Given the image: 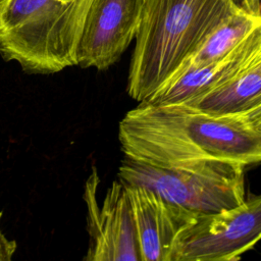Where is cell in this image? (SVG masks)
<instances>
[{"label": "cell", "mask_w": 261, "mask_h": 261, "mask_svg": "<svg viewBox=\"0 0 261 261\" xmlns=\"http://www.w3.org/2000/svg\"><path fill=\"white\" fill-rule=\"evenodd\" d=\"M240 8L234 0H143L127 76L129 97L148 99Z\"/></svg>", "instance_id": "obj_2"}, {"label": "cell", "mask_w": 261, "mask_h": 261, "mask_svg": "<svg viewBox=\"0 0 261 261\" xmlns=\"http://www.w3.org/2000/svg\"><path fill=\"white\" fill-rule=\"evenodd\" d=\"M258 14L261 16V0H258Z\"/></svg>", "instance_id": "obj_15"}, {"label": "cell", "mask_w": 261, "mask_h": 261, "mask_svg": "<svg viewBox=\"0 0 261 261\" xmlns=\"http://www.w3.org/2000/svg\"><path fill=\"white\" fill-rule=\"evenodd\" d=\"M93 0H0V55L29 73L76 65V50Z\"/></svg>", "instance_id": "obj_3"}, {"label": "cell", "mask_w": 261, "mask_h": 261, "mask_svg": "<svg viewBox=\"0 0 261 261\" xmlns=\"http://www.w3.org/2000/svg\"><path fill=\"white\" fill-rule=\"evenodd\" d=\"M245 167L219 160L161 166L124 156L117 175L124 186L144 187L192 212L210 214L246 199Z\"/></svg>", "instance_id": "obj_4"}, {"label": "cell", "mask_w": 261, "mask_h": 261, "mask_svg": "<svg viewBox=\"0 0 261 261\" xmlns=\"http://www.w3.org/2000/svg\"><path fill=\"white\" fill-rule=\"evenodd\" d=\"M232 116H236V117L240 118L241 120H243L244 122H246L252 126H255L261 122V104L244 112V113L232 115Z\"/></svg>", "instance_id": "obj_13"}, {"label": "cell", "mask_w": 261, "mask_h": 261, "mask_svg": "<svg viewBox=\"0 0 261 261\" xmlns=\"http://www.w3.org/2000/svg\"><path fill=\"white\" fill-rule=\"evenodd\" d=\"M124 156L168 166L219 160L244 166L261 162V132L232 115L194 106L139 105L118 125Z\"/></svg>", "instance_id": "obj_1"}, {"label": "cell", "mask_w": 261, "mask_h": 261, "mask_svg": "<svg viewBox=\"0 0 261 261\" xmlns=\"http://www.w3.org/2000/svg\"><path fill=\"white\" fill-rule=\"evenodd\" d=\"M143 0H93L76 50V65L105 70L135 40Z\"/></svg>", "instance_id": "obj_7"}, {"label": "cell", "mask_w": 261, "mask_h": 261, "mask_svg": "<svg viewBox=\"0 0 261 261\" xmlns=\"http://www.w3.org/2000/svg\"><path fill=\"white\" fill-rule=\"evenodd\" d=\"M261 104V60L232 82L185 105L216 115H237Z\"/></svg>", "instance_id": "obj_10"}, {"label": "cell", "mask_w": 261, "mask_h": 261, "mask_svg": "<svg viewBox=\"0 0 261 261\" xmlns=\"http://www.w3.org/2000/svg\"><path fill=\"white\" fill-rule=\"evenodd\" d=\"M261 241V195L199 214L176 238L170 261H234Z\"/></svg>", "instance_id": "obj_5"}, {"label": "cell", "mask_w": 261, "mask_h": 261, "mask_svg": "<svg viewBox=\"0 0 261 261\" xmlns=\"http://www.w3.org/2000/svg\"><path fill=\"white\" fill-rule=\"evenodd\" d=\"M255 127L257 128V129H259L260 132H261V122L259 123V124H257V125H255Z\"/></svg>", "instance_id": "obj_16"}, {"label": "cell", "mask_w": 261, "mask_h": 261, "mask_svg": "<svg viewBox=\"0 0 261 261\" xmlns=\"http://www.w3.org/2000/svg\"><path fill=\"white\" fill-rule=\"evenodd\" d=\"M99 184L98 171L93 166L83 195L90 239L84 260L142 261L134 213L124 185L114 180L106 192L102 206H99Z\"/></svg>", "instance_id": "obj_6"}, {"label": "cell", "mask_w": 261, "mask_h": 261, "mask_svg": "<svg viewBox=\"0 0 261 261\" xmlns=\"http://www.w3.org/2000/svg\"><path fill=\"white\" fill-rule=\"evenodd\" d=\"M130 201L142 261H170L178 234L198 217L140 186H124Z\"/></svg>", "instance_id": "obj_9"}, {"label": "cell", "mask_w": 261, "mask_h": 261, "mask_svg": "<svg viewBox=\"0 0 261 261\" xmlns=\"http://www.w3.org/2000/svg\"><path fill=\"white\" fill-rule=\"evenodd\" d=\"M236 3L243 8L244 10L253 13L258 14V0H234Z\"/></svg>", "instance_id": "obj_14"}, {"label": "cell", "mask_w": 261, "mask_h": 261, "mask_svg": "<svg viewBox=\"0 0 261 261\" xmlns=\"http://www.w3.org/2000/svg\"><path fill=\"white\" fill-rule=\"evenodd\" d=\"M260 23V15L240 8L214 30L184 64L205 65L218 61Z\"/></svg>", "instance_id": "obj_11"}, {"label": "cell", "mask_w": 261, "mask_h": 261, "mask_svg": "<svg viewBox=\"0 0 261 261\" xmlns=\"http://www.w3.org/2000/svg\"><path fill=\"white\" fill-rule=\"evenodd\" d=\"M2 213L0 212V219ZM16 242L8 240L0 228V261H9L11 260L15 250H16Z\"/></svg>", "instance_id": "obj_12"}, {"label": "cell", "mask_w": 261, "mask_h": 261, "mask_svg": "<svg viewBox=\"0 0 261 261\" xmlns=\"http://www.w3.org/2000/svg\"><path fill=\"white\" fill-rule=\"evenodd\" d=\"M260 60L261 23L218 61L205 65H181L142 102L158 106L190 104L232 82Z\"/></svg>", "instance_id": "obj_8"}]
</instances>
